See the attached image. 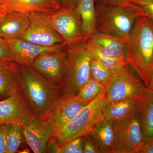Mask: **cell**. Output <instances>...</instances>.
<instances>
[{
    "instance_id": "6da1fadb",
    "label": "cell",
    "mask_w": 153,
    "mask_h": 153,
    "mask_svg": "<svg viewBox=\"0 0 153 153\" xmlns=\"http://www.w3.org/2000/svg\"><path fill=\"white\" fill-rule=\"evenodd\" d=\"M19 92L35 117L47 118L63 97V87L53 84L31 66L18 64Z\"/></svg>"
},
{
    "instance_id": "7a4b0ae2",
    "label": "cell",
    "mask_w": 153,
    "mask_h": 153,
    "mask_svg": "<svg viewBox=\"0 0 153 153\" xmlns=\"http://www.w3.org/2000/svg\"><path fill=\"white\" fill-rule=\"evenodd\" d=\"M126 61L149 88L153 71V21L140 16L137 19L126 49Z\"/></svg>"
},
{
    "instance_id": "3957f363",
    "label": "cell",
    "mask_w": 153,
    "mask_h": 153,
    "mask_svg": "<svg viewBox=\"0 0 153 153\" xmlns=\"http://www.w3.org/2000/svg\"><path fill=\"white\" fill-rule=\"evenodd\" d=\"M140 16L138 6L132 2L125 5H98L96 8V30L98 33L128 38Z\"/></svg>"
},
{
    "instance_id": "277c9868",
    "label": "cell",
    "mask_w": 153,
    "mask_h": 153,
    "mask_svg": "<svg viewBox=\"0 0 153 153\" xmlns=\"http://www.w3.org/2000/svg\"><path fill=\"white\" fill-rule=\"evenodd\" d=\"M63 97L76 96L91 77L87 41L67 45Z\"/></svg>"
},
{
    "instance_id": "5b68a950",
    "label": "cell",
    "mask_w": 153,
    "mask_h": 153,
    "mask_svg": "<svg viewBox=\"0 0 153 153\" xmlns=\"http://www.w3.org/2000/svg\"><path fill=\"white\" fill-rule=\"evenodd\" d=\"M107 103L105 93L83 107L70 122L54 137L58 146L88 134L97 123L105 119L103 110Z\"/></svg>"
},
{
    "instance_id": "8992f818",
    "label": "cell",
    "mask_w": 153,
    "mask_h": 153,
    "mask_svg": "<svg viewBox=\"0 0 153 153\" xmlns=\"http://www.w3.org/2000/svg\"><path fill=\"white\" fill-rule=\"evenodd\" d=\"M149 90L126 66L112 74L105 86L107 103L128 99L138 100L146 95Z\"/></svg>"
},
{
    "instance_id": "52a82bcc",
    "label": "cell",
    "mask_w": 153,
    "mask_h": 153,
    "mask_svg": "<svg viewBox=\"0 0 153 153\" xmlns=\"http://www.w3.org/2000/svg\"><path fill=\"white\" fill-rule=\"evenodd\" d=\"M29 16L30 26L22 39L44 47H52L64 43L54 27L51 15L32 12Z\"/></svg>"
},
{
    "instance_id": "ba28073f",
    "label": "cell",
    "mask_w": 153,
    "mask_h": 153,
    "mask_svg": "<svg viewBox=\"0 0 153 153\" xmlns=\"http://www.w3.org/2000/svg\"><path fill=\"white\" fill-rule=\"evenodd\" d=\"M116 123V153H138L142 147L144 140L137 111L130 116Z\"/></svg>"
},
{
    "instance_id": "9c48e42d",
    "label": "cell",
    "mask_w": 153,
    "mask_h": 153,
    "mask_svg": "<svg viewBox=\"0 0 153 153\" xmlns=\"http://www.w3.org/2000/svg\"><path fill=\"white\" fill-rule=\"evenodd\" d=\"M51 17L55 29L66 46L86 41L82 34L81 19L76 8H60Z\"/></svg>"
},
{
    "instance_id": "30bf717a",
    "label": "cell",
    "mask_w": 153,
    "mask_h": 153,
    "mask_svg": "<svg viewBox=\"0 0 153 153\" xmlns=\"http://www.w3.org/2000/svg\"><path fill=\"white\" fill-rule=\"evenodd\" d=\"M66 57L64 49L48 52L37 57L31 66L49 82L63 88Z\"/></svg>"
},
{
    "instance_id": "8fae6325",
    "label": "cell",
    "mask_w": 153,
    "mask_h": 153,
    "mask_svg": "<svg viewBox=\"0 0 153 153\" xmlns=\"http://www.w3.org/2000/svg\"><path fill=\"white\" fill-rule=\"evenodd\" d=\"M12 61L22 66H31L36 58L48 52L64 49L65 43L52 47H44L22 38L6 39Z\"/></svg>"
},
{
    "instance_id": "7c38bea8",
    "label": "cell",
    "mask_w": 153,
    "mask_h": 153,
    "mask_svg": "<svg viewBox=\"0 0 153 153\" xmlns=\"http://www.w3.org/2000/svg\"><path fill=\"white\" fill-rule=\"evenodd\" d=\"M89 102L82 100L77 96L63 97L50 116L46 119L54 133V137Z\"/></svg>"
},
{
    "instance_id": "4fadbf2b",
    "label": "cell",
    "mask_w": 153,
    "mask_h": 153,
    "mask_svg": "<svg viewBox=\"0 0 153 153\" xmlns=\"http://www.w3.org/2000/svg\"><path fill=\"white\" fill-rule=\"evenodd\" d=\"M22 126L25 138L32 150L35 153H47L54 133L46 119L34 117Z\"/></svg>"
},
{
    "instance_id": "5bb4252c",
    "label": "cell",
    "mask_w": 153,
    "mask_h": 153,
    "mask_svg": "<svg viewBox=\"0 0 153 153\" xmlns=\"http://www.w3.org/2000/svg\"><path fill=\"white\" fill-rule=\"evenodd\" d=\"M34 117L20 92L0 101V123H18L22 126Z\"/></svg>"
},
{
    "instance_id": "9a60e30c",
    "label": "cell",
    "mask_w": 153,
    "mask_h": 153,
    "mask_svg": "<svg viewBox=\"0 0 153 153\" xmlns=\"http://www.w3.org/2000/svg\"><path fill=\"white\" fill-rule=\"evenodd\" d=\"M101 153H116L117 132L116 122L104 119L97 123L88 134Z\"/></svg>"
},
{
    "instance_id": "2e32d148",
    "label": "cell",
    "mask_w": 153,
    "mask_h": 153,
    "mask_svg": "<svg viewBox=\"0 0 153 153\" xmlns=\"http://www.w3.org/2000/svg\"><path fill=\"white\" fill-rule=\"evenodd\" d=\"M0 5L8 13L41 12L52 15L61 8L56 0H0Z\"/></svg>"
},
{
    "instance_id": "e0dca14e",
    "label": "cell",
    "mask_w": 153,
    "mask_h": 153,
    "mask_svg": "<svg viewBox=\"0 0 153 153\" xmlns=\"http://www.w3.org/2000/svg\"><path fill=\"white\" fill-rule=\"evenodd\" d=\"M30 13H8L0 24V35L5 39L21 38L30 25Z\"/></svg>"
},
{
    "instance_id": "ac0fdd59",
    "label": "cell",
    "mask_w": 153,
    "mask_h": 153,
    "mask_svg": "<svg viewBox=\"0 0 153 153\" xmlns=\"http://www.w3.org/2000/svg\"><path fill=\"white\" fill-rule=\"evenodd\" d=\"M19 92L18 64L11 60H0V97Z\"/></svg>"
},
{
    "instance_id": "d6986e66",
    "label": "cell",
    "mask_w": 153,
    "mask_h": 153,
    "mask_svg": "<svg viewBox=\"0 0 153 153\" xmlns=\"http://www.w3.org/2000/svg\"><path fill=\"white\" fill-rule=\"evenodd\" d=\"M143 134L144 142L153 140V93L149 90L144 97L138 100L137 109Z\"/></svg>"
},
{
    "instance_id": "ffe728a7",
    "label": "cell",
    "mask_w": 153,
    "mask_h": 153,
    "mask_svg": "<svg viewBox=\"0 0 153 153\" xmlns=\"http://www.w3.org/2000/svg\"><path fill=\"white\" fill-rule=\"evenodd\" d=\"M138 100L128 99L112 102L107 103L103 110L105 119L116 122L123 120L136 112Z\"/></svg>"
},
{
    "instance_id": "44dd1931",
    "label": "cell",
    "mask_w": 153,
    "mask_h": 153,
    "mask_svg": "<svg viewBox=\"0 0 153 153\" xmlns=\"http://www.w3.org/2000/svg\"><path fill=\"white\" fill-rule=\"evenodd\" d=\"M88 50L91 57L95 58L111 71H120L127 66L126 60L115 57L101 46L90 40L87 41Z\"/></svg>"
},
{
    "instance_id": "7402d4cb",
    "label": "cell",
    "mask_w": 153,
    "mask_h": 153,
    "mask_svg": "<svg viewBox=\"0 0 153 153\" xmlns=\"http://www.w3.org/2000/svg\"><path fill=\"white\" fill-rule=\"evenodd\" d=\"M128 38H122L96 32L88 40L101 46L115 57L126 60V49Z\"/></svg>"
},
{
    "instance_id": "603a6c76",
    "label": "cell",
    "mask_w": 153,
    "mask_h": 153,
    "mask_svg": "<svg viewBox=\"0 0 153 153\" xmlns=\"http://www.w3.org/2000/svg\"><path fill=\"white\" fill-rule=\"evenodd\" d=\"M95 3V0H80L76 8L81 19L82 34L86 41L97 32Z\"/></svg>"
},
{
    "instance_id": "cb8c5ba5",
    "label": "cell",
    "mask_w": 153,
    "mask_h": 153,
    "mask_svg": "<svg viewBox=\"0 0 153 153\" xmlns=\"http://www.w3.org/2000/svg\"><path fill=\"white\" fill-rule=\"evenodd\" d=\"M25 137L23 128L18 123H8L6 135L7 153L17 152Z\"/></svg>"
},
{
    "instance_id": "d4e9b609",
    "label": "cell",
    "mask_w": 153,
    "mask_h": 153,
    "mask_svg": "<svg viewBox=\"0 0 153 153\" xmlns=\"http://www.w3.org/2000/svg\"><path fill=\"white\" fill-rule=\"evenodd\" d=\"M105 92V86L91 77L76 96L82 100L90 102Z\"/></svg>"
},
{
    "instance_id": "484cf974",
    "label": "cell",
    "mask_w": 153,
    "mask_h": 153,
    "mask_svg": "<svg viewBox=\"0 0 153 153\" xmlns=\"http://www.w3.org/2000/svg\"><path fill=\"white\" fill-rule=\"evenodd\" d=\"M90 71L91 77L106 86L112 74L108 68L95 58L91 57Z\"/></svg>"
},
{
    "instance_id": "4316f807",
    "label": "cell",
    "mask_w": 153,
    "mask_h": 153,
    "mask_svg": "<svg viewBox=\"0 0 153 153\" xmlns=\"http://www.w3.org/2000/svg\"><path fill=\"white\" fill-rule=\"evenodd\" d=\"M57 153H83V137L67 142L58 146Z\"/></svg>"
},
{
    "instance_id": "83f0119b",
    "label": "cell",
    "mask_w": 153,
    "mask_h": 153,
    "mask_svg": "<svg viewBox=\"0 0 153 153\" xmlns=\"http://www.w3.org/2000/svg\"><path fill=\"white\" fill-rule=\"evenodd\" d=\"M83 153H100V149L88 134L83 137Z\"/></svg>"
},
{
    "instance_id": "f1b7e54d",
    "label": "cell",
    "mask_w": 153,
    "mask_h": 153,
    "mask_svg": "<svg viewBox=\"0 0 153 153\" xmlns=\"http://www.w3.org/2000/svg\"><path fill=\"white\" fill-rule=\"evenodd\" d=\"M133 3L138 6L141 16L147 17L153 21V3Z\"/></svg>"
},
{
    "instance_id": "f546056e",
    "label": "cell",
    "mask_w": 153,
    "mask_h": 153,
    "mask_svg": "<svg viewBox=\"0 0 153 153\" xmlns=\"http://www.w3.org/2000/svg\"><path fill=\"white\" fill-rule=\"evenodd\" d=\"M8 123L0 125V153H7L6 135Z\"/></svg>"
},
{
    "instance_id": "4dcf8cb0",
    "label": "cell",
    "mask_w": 153,
    "mask_h": 153,
    "mask_svg": "<svg viewBox=\"0 0 153 153\" xmlns=\"http://www.w3.org/2000/svg\"><path fill=\"white\" fill-rule=\"evenodd\" d=\"M0 60H11L6 39L0 35Z\"/></svg>"
},
{
    "instance_id": "1f68e13d",
    "label": "cell",
    "mask_w": 153,
    "mask_h": 153,
    "mask_svg": "<svg viewBox=\"0 0 153 153\" xmlns=\"http://www.w3.org/2000/svg\"><path fill=\"white\" fill-rule=\"evenodd\" d=\"M131 1L132 0H95V1L98 3V5H125L131 4Z\"/></svg>"
},
{
    "instance_id": "d6a6232c",
    "label": "cell",
    "mask_w": 153,
    "mask_h": 153,
    "mask_svg": "<svg viewBox=\"0 0 153 153\" xmlns=\"http://www.w3.org/2000/svg\"><path fill=\"white\" fill-rule=\"evenodd\" d=\"M138 153H153V140L144 142Z\"/></svg>"
},
{
    "instance_id": "836d02e7",
    "label": "cell",
    "mask_w": 153,
    "mask_h": 153,
    "mask_svg": "<svg viewBox=\"0 0 153 153\" xmlns=\"http://www.w3.org/2000/svg\"><path fill=\"white\" fill-rule=\"evenodd\" d=\"M8 13L5 9L0 5V24L4 19L7 14Z\"/></svg>"
},
{
    "instance_id": "e575fe53",
    "label": "cell",
    "mask_w": 153,
    "mask_h": 153,
    "mask_svg": "<svg viewBox=\"0 0 153 153\" xmlns=\"http://www.w3.org/2000/svg\"><path fill=\"white\" fill-rule=\"evenodd\" d=\"M148 90L150 91L153 93V71L152 72V75H151L150 80L149 86Z\"/></svg>"
},
{
    "instance_id": "d590c367",
    "label": "cell",
    "mask_w": 153,
    "mask_h": 153,
    "mask_svg": "<svg viewBox=\"0 0 153 153\" xmlns=\"http://www.w3.org/2000/svg\"><path fill=\"white\" fill-rule=\"evenodd\" d=\"M131 2L141 3H153V0H132Z\"/></svg>"
},
{
    "instance_id": "8d00e7d4",
    "label": "cell",
    "mask_w": 153,
    "mask_h": 153,
    "mask_svg": "<svg viewBox=\"0 0 153 153\" xmlns=\"http://www.w3.org/2000/svg\"><path fill=\"white\" fill-rule=\"evenodd\" d=\"M56 1H65V0H56Z\"/></svg>"
},
{
    "instance_id": "74e56055",
    "label": "cell",
    "mask_w": 153,
    "mask_h": 153,
    "mask_svg": "<svg viewBox=\"0 0 153 153\" xmlns=\"http://www.w3.org/2000/svg\"><path fill=\"white\" fill-rule=\"evenodd\" d=\"M2 124V123H0V125H1V124Z\"/></svg>"
}]
</instances>
